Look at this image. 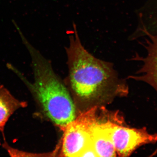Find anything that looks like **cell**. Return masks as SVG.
Wrapping results in <instances>:
<instances>
[{
    "label": "cell",
    "mask_w": 157,
    "mask_h": 157,
    "mask_svg": "<svg viewBox=\"0 0 157 157\" xmlns=\"http://www.w3.org/2000/svg\"><path fill=\"white\" fill-rule=\"evenodd\" d=\"M73 28L65 48L68 75L64 82L78 114L94 107H105L116 98L128 95L126 82L119 76L113 63L90 53L82 45L74 23Z\"/></svg>",
    "instance_id": "1"
},
{
    "label": "cell",
    "mask_w": 157,
    "mask_h": 157,
    "mask_svg": "<svg viewBox=\"0 0 157 157\" xmlns=\"http://www.w3.org/2000/svg\"><path fill=\"white\" fill-rule=\"evenodd\" d=\"M23 43L32 58L34 80L31 82L10 64L7 67L26 86L38 106L41 116L63 131L78 114L67 88L54 71L51 62L30 44L17 27Z\"/></svg>",
    "instance_id": "2"
},
{
    "label": "cell",
    "mask_w": 157,
    "mask_h": 157,
    "mask_svg": "<svg viewBox=\"0 0 157 157\" xmlns=\"http://www.w3.org/2000/svg\"><path fill=\"white\" fill-rule=\"evenodd\" d=\"M99 107L91 108L80 113L64 129L59 146V156L81 157L92 147L93 127L99 119Z\"/></svg>",
    "instance_id": "3"
},
{
    "label": "cell",
    "mask_w": 157,
    "mask_h": 157,
    "mask_svg": "<svg viewBox=\"0 0 157 157\" xmlns=\"http://www.w3.org/2000/svg\"><path fill=\"white\" fill-rule=\"evenodd\" d=\"M123 118L113 113L108 121L109 135L120 157H128L142 145L157 142V134L149 133L146 128H136L125 125Z\"/></svg>",
    "instance_id": "4"
},
{
    "label": "cell",
    "mask_w": 157,
    "mask_h": 157,
    "mask_svg": "<svg viewBox=\"0 0 157 157\" xmlns=\"http://www.w3.org/2000/svg\"><path fill=\"white\" fill-rule=\"evenodd\" d=\"M141 36L145 37V41L141 43L146 51L145 56H141L136 53L132 60L143 63L137 71L139 76H129L128 78L146 82L157 92V24L152 34L144 32Z\"/></svg>",
    "instance_id": "5"
},
{
    "label": "cell",
    "mask_w": 157,
    "mask_h": 157,
    "mask_svg": "<svg viewBox=\"0 0 157 157\" xmlns=\"http://www.w3.org/2000/svg\"><path fill=\"white\" fill-rule=\"evenodd\" d=\"M27 106L26 102L16 99L4 86H0V132L5 140V127L9 118L17 109Z\"/></svg>",
    "instance_id": "6"
},
{
    "label": "cell",
    "mask_w": 157,
    "mask_h": 157,
    "mask_svg": "<svg viewBox=\"0 0 157 157\" xmlns=\"http://www.w3.org/2000/svg\"><path fill=\"white\" fill-rule=\"evenodd\" d=\"M138 16L139 23L134 35L139 37L144 32L152 33L157 24V0H148Z\"/></svg>",
    "instance_id": "7"
}]
</instances>
